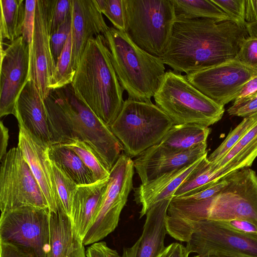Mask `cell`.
I'll use <instances>...</instances> for the list:
<instances>
[{"label":"cell","mask_w":257,"mask_h":257,"mask_svg":"<svg viewBox=\"0 0 257 257\" xmlns=\"http://www.w3.org/2000/svg\"><path fill=\"white\" fill-rule=\"evenodd\" d=\"M249 36L247 28L231 21L176 18L161 58L174 71L187 75L234 59Z\"/></svg>","instance_id":"obj_1"},{"label":"cell","mask_w":257,"mask_h":257,"mask_svg":"<svg viewBox=\"0 0 257 257\" xmlns=\"http://www.w3.org/2000/svg\"><path fill=\"white\" fill-rule=\"evenodd\" d=\"M228 176V184L209 198L191 201L173 197L166 217L167 233L187 242L195 225L205 220H244L257 226L256 173L245 168Z\"/></svg>","instance_id":"obj_2"},{"label":"cell","mask_w":257,"mask_h":257,"mask_svg":"<svg viewBox=\"0 0 257 257\" xmlns=\"http://www.w3.org/2000/svg\"><path fill=\"white\" fill-rule=\"evenodd\" d=\"M44 101L51 145L81 140L110 171L124 151L110 127L75 96L71 86L51 90Z\"/></svg>","instance_id":"obj_3"},{"label":"cell","mask_w":257,"mask_h":257,"mask_svg":"<svg viewBox=\"0 0 257 257\" xmlns=\"http://www.w3.org/2000/svg\"><path fill=\"white\" fill-rule=\"evenodd\" d=\"M70 86L75 96L110 127L122 108L124 90L103 35L88 40Z\"/></svg>","instance_id":"obj_4"},{"label":"cell","mask_w":257,"mask_h":257,"mask_svg":"<svg viewBox=\"0 0 257 257\" xmlns=\"http://www.w3.org/2000/svg\"><path fill=\"white\" fill-rule=\"evenodd\" d=\"M103 36L119 82L128 99L152 102L165 73L162 59L142 49L124 31L109 27Z\"/></svg>","instance_id":"obj_5"},{"label":"cell","mask_w":257,"mask_h":257,"mask_svg":"<svg viewBox=\"0 0 257 257\" xmlns=\"http://www.w3.org/2000/svg\"><path fill=\"white\" fill-rule=\"evenodd\" d=\"M153 97L175 124L209 126L220 120L225 110L192 85L186 75L170 69L165 72Z\"/></svg>","instance_id":"obj_6"},{"label":"cell","mask_w":257,"mask_h":257,"mask_svg":"<svg viewBox=\"0 0 257 257\" xmlns=\"http://www.w3.org/2000/svg\"><path fill=\"white\" fill-rule=\"evenodd\" d=\"M174 124L152 102L127 98L110 128L123 146L124 153L133 158L160 143Z\"/></svg>","instance_id":"obj_7"},{"label":"cell","mask_w":257,"mask_h":257,"mask_svg":"<svg viewBox=\"0 0 257 257\" xmlns=\"http://www.w3.org/2000/svg\"><path fill=\"white\" fill-rule=\"evenodd\" d=\"M123 6L128 37L143 50L161 58L176 20L172 0H123Z\"/></svg>","instance_id":"obj_8"},{"label":"cell","mask_w":257,"mask_h":257,"mask_svg":"<svg viewBox=\"0 0 257 257\" xmlns=\"http://www.w3.org/2000/svg\"><path fill=\"white\" fill-rule=\"evenodd\" d=\"M134 161L123 153L110 171L109 181L92 224L84 236V245L100 241L117 226L121 212L133 189Z\"/></svg>","instance_id":"obj_9"},{"label":"cell","mask_w":257,"mask_h":257,"mask_svg":"<svg viewBox=\"0 0 257 257\" xmlns=\"http://www.w3.org/2000/svg\"><path fill=\"white\" fill-rule=\"evenodd\" d=\"M1 162V213L23 207L49 209L42 190L18 147L11 149Z\"/></svg>","instance_id":"obj_10"},{"label":"cell","mask_w":257,"mask_h":257,"mask_svg":"<svg viewBox=\"0 0 257 257\" xmlns=\"http://www.w3.org/2000/svg\"><path fill=\"white\" fill-rule=\"evenodd\" d=\"M48 208L23 207L1 213L0 240L33 257H46L49 244Z\"/></svg>","instance_id":"obj_11"},{"label":"cell","mask_w":257,"mask_h":257,"mask_svg":"<svg viewBox=\"0 0 257 257\" xmlns=\"http://www.w3.org/2000/svg\"><path fill=\"white\" fill-rule=\"evenodd\" d=\"M188 252L200 255L257 257V235L244 233L221 221L197 223L186 246Z\"/></svg>","instance_id":"obj_12"},{"label":"cell","mask_w":257,"mask_h":257,"mask_svg":"<svg viewBox=\"0 0 257 257\" xmlns=\"http://www.w3.org/2000/svg\"><path fill=\"white\" fill-rule=\"evenodd\" d=\"M56 0H37L33 34L30 44V79L35 83L42 99L48 96L55 71L51 48V27Z\"/></svg>","instance_id":"obj_13"},{"label":"cell","mask_w":257,"mask_h":257,"mask_svg":"<svg viewBox=\"0 0 257 257\" xmlns=\"http://www.w3.org/2000/svg\"><path fill=\"white\" fill-rule=\"evenodd\" d=\"M256 75L257 70L234 59L186 76L200 92L224 106L234 100L245 84Z\"/></svg>","instance_id":"obj_14"},{"label":"cell","mask_w":257,"mask_h":257,"mask_svg":"<svg viewBox=\"0 0 257 257\" xmlns=\"http://www.w3.org/2000/svg\"><path fill=\"white\" fill-rule=\"evenodd\" d=\"M0 116L14 114L18 97L30 77V44L22 36L1 42Z\"/></svg>","instance_id":"obj_15"},{"label":"cell","mask_w":257,"mask_h":257,"mask_svg":"<svg viewBox=\"0 0 257 257\" xmlns=\"http://www.w3.org/2000/svg\"><path fill=\"white\" fill-rule=\"evenodd\" d=\"M207 154V142L179 153L164 152L153 146L133 161L142 184H146L165 174L191 164Z\"/></svg>","instance_id":"obj_16"},{"label":"cell","mask_w":257,"mask_h":257,"mask_svg":"<svg viewBox=\"0 0 257 257\" xmlns=\"http://www.w3.org/2000/svg\"><path fill=\"white\" fill-rule=\"evenodd\" d=\"M18 147L29 166L49 206L50 211L59 208L48 147L34 137L23 125L19 124Z\"/></svg>","instance_id":"obj_17"},{"label":"cell","mask_w":257,"mask_h":257,"mask_svg":"<svg viewBox=\"0 0 257 257\" xmlns=\"http://www.w3.org/2000/svg\"><path fill=\"white\" fill-rule=\"evenodd\" d=\"M96 0H72V66L75 71L88 40L109 29Z\"/></svg>","instance_id":"obj_18"},{"label":"cell","mask_w":257,"mask_h":257,"mask_svg":"<svg viewBox=\"0 0 257 257\" xmlns=\"http://www.w3.org/2000/svg\"><path fill=\"white\" fill-rule=\"evenodd\" d=\"M14 115L18 124L39 141L47 146L51 145L44 101L30 79L17 99Z\"/></svg>","instance_id":"obj_19"},{"label":"cell","mask_w":257,"mask_h":257,"mask_svg":"<svg viewBox=\"0 0 257 257\" xmlns=\"http://www.w3.org/2000/svg\"><path fill=\"white\" fill-rule=\"evenodd\" d=\"M206 156L207 154L191 164L165 174L135 188V200L142 206L140 217L146 215L155 203L169 197H173L178 188Z\"/></svg>","instance_id":"obj_20"},{"label":"cell","mask_w":257,"mask_h":257,"mask_svg":"<svg viewBox=\"0 0 257 257\" xmlns=\"http://www.w3.org/2000/svg\"><path fill=\"white\" fill-rule=\"evenodd\" d=\"M109 177L78 185L71 206V219L76 234L83 240L90 228L106 189Z\"/></svg>","instance_id":"obj_21"},{"label":"cell","mask_w":257,"mask_h":257,"mask_svg":"<svg viewBox=\"0 0 257 257\" xmlns=\"http://www.w3.org/2000/svg\"><path fill=\"white\" fill-rule=\"evenodd\" d=\"M46 257H86L84 245L76 234L71 219L59 207L50 211L49 244Z\"/></svg>","instance_id":"obj_22"},{"label":"cell","mask_w":257,"mask_h":257,"mask_svg":"<svg viewBox=\"0 0 257 257\" xmlns=\"http://www.w3.org/2000/svg\"><path fill=\"white\" fill-rule=\"evenodd\" d=\"M172 198L169 197L155 203L148 211L143 232L139 238L137 257H157L166 247V217Z\"/></svg>","instance_id":"obj_23"},{"label":"cell","mask_w":257,"mask_h":257,"mask_svg":"<svg viewBox=\"0 0 257 257\" xmlns=\"http://www.w3.org/2000/svg\"><path fill=\"white\" fill-rule=\"evenodd\" d=\"M256 157L257 121L225 155L210 163L219 180L234 172L249 168Z\"/></svg>","instance_id":"obj_24"},{"label":"cell","mask_w":257,"mask_h":257,"mask_svg":"<svg viewBox=\"0 0 257 257\" xmlns=\"http://www.w3.org/2000/svg\"><path fill=\"white\" fill-rule=\"evenodd\" d=\"M211 129L196 124H174L154 146L167 153H179L206 143Z\"/></svg>","instance_id":"obj_25"},{"label":"cell","mask_w":257,"mask_h":257,"mask_svg":"<svg viewBox=\"0 0 257 257\" xmlns=\"http://www.w3.org/2000/svg\"><path fill=\"white\" fill-rule=\"evenodd\" d=\"M50 160L57 165L78 185L96 182L91 172L72 150L59 144L48 147Z\"/></svg>","instance_id":"obj_26"},{"label":"cell","mask_w":257,"mask_h":257,"mask_svg":"<svg viewBox=\"0 0 257 257\" xmlns=\"http://www.w3.org/2000/svg\"><path fill=\"white\" fill-rule=\"evenodd\" d=\"M25 4L24 0H0V42H11L22 35Z\"/></svg>","instance_id":"obj_27"},{"label":"cell","mask_w":257,"mask_h":257,"mask_svg":"<svg viewBox=\"0 0 257 257\" xmlns=\"http://www.w3.org/2000/svg\"><path fill=\"white\" fill-rule=\"evenodd\" d=\"M176 18L206 19L216 22L231 21L211 0H172Z\"/></svg>","instance_id":"obj_28"},{"label":"cell","mask_w":257,"mask_h":257,"mask_svg":"<svg viewBox=\"0 0 257 257\" xmlns=\"http://www.w3.org/2000/svg\"><path fill=\"white\" fill-rule=\"evenodd\" d=\"M59 145L74 151L91 172L96 181L109 177L110 171L105 167L91 147L85 142L79 140H72Z\"/></svg>","instance_id":"obj_29"},{"label":"cell","mask_w":257,"mask_h":257,"mask_svg":"<svg viewBox=\"0 0 257 257\" xmlns=\"http://www.w3.org/2000/svg\"><path fill=\"white\" fill-rule=\"evenodd\" d=\"M75 71L72 66V36L71 31L67 41L58 58L55 71L52 77L50 90L63 88L73 81Z\"/></svg>","instance_id":"obj_30"},{"label":"cell","mask_w":257,"mask_h":257,"mask_svg":"<svg viewBox=\"0 0 257 257\" xmlns=\"http://www.w3.org/2000/svg\"><path fill=\"white\" fill-rule=\"evenodd\" d=\"M51 165L59 207L71 218L72 200L78 185L51 161Z\"/></svg>","instance_id":"obj_31"},{"label":"cell","mask_w":257,"mask_h":257,"mask_svg":"<svg viewBox=\"0 0 257 257\" xmlns=\"http://www.w3.org/2000/svg\"><path fill=\"white\" fill-rule=\"evenodd\" d=\"M257 121V112L246 117L231 131L221 144L207 157V160L215 162L225 155L242 137Z\"/></svg>","instance_id":"obj_32"},{"label":"cell","mask_w":257,"mask_h":257,"mask_svg":"<svg viewBox=\"0 0 257 257\" xmlns=\"http://www.w3.org/2000/svg\"><path fill=\"white\" fill-rule=\"evenodd\" d=\"M98 8L111 22L113 27L125 31L123 0H96Z\"/></svg>","instance_id":"obj_33"},{"label":"cell","mask_w":257,"mask_h":257,"mask_svg":"<svg viewBox=\"0 0 257 257\" xmlns=\"http://www.w3.org/2000/svg\"><path fill=\"white\" fill-rule=\"evenodd\" d=\"M236 25L247 27L245 20V0H211Z\"/></svg>","instance_id":"obj_34"},{"label":"cell","mask_w":257,"mask_h":257,"mask_svg":"<svg viewBox=\"0 0 257 257\" xmlns=\"http://www.w3.org/2000/svg\"><path fill=\"white\" fill-rule=\"evenodd\" d=\"M71 25L72 10L65 21L51 35V48L56 64L71 31Z\"/></svg>","instance_id":"obj_35"},{"label":"cell","mask_w":257,"mask_h":257,"mask_svg":"<svg viewBox=\"0 0 257 257\" xmlns=\"http://www.w3.org/2000/svg\"><path fill=\"white\" fill-rule=\"evenodd\" d=\"M235 59L257 70V37L249 36L242 42Z\"/></svg>","instance_id":"obj_36"},{"label":"cell","mask_w":257,"mask_h":257,"mask_svg":"<svg viewBox=\"0 0 257 257\" xmlns=\"http://www.w3.org/2000/svg\"><path fill=\"white\" fill-rule=\"evenodd\" d=\"M230 115L245 117L257 112V98L247 96L236 98L228 108Z\"/></svg>","instance_id":"obj_37"},{"label":"cell","mask_w":257,"mask_h":257,"mask_svg":"<svg viewBox=\"0 0 257 257\" xmlns=\"http://www.w3.org/2000/svg\"><path fill=\"white\" fill-rule=\"evenodd\" d=\"M37 0H26L23 25L22 36L30 44L33 34Z\"/></svg>","instance_id":"obj_38"},{"label":"cell","mask_w":257,"mask_h":257,"mask_svg":"<svg viewBox=\"0 0 257 257\" xmlns=\"http://www.w3.org/2000/svg\"><path fill=\"white\" fill-rule=\"evenodd\" d=\"M228 182V176L214 182L209 187L195 193L177 198L186 200H200L209 198L221 190Z\"/></svg>","instance_id":"obj_39"},{"label":"cell","mask_w":257,"mask_h":257,"mask_svg":"<svg viewBox=\"0 0 257 257\" xmlns=\"http://www.w3.org/2000/svg\"><path fill=\"white\" fill-rule=\"evenodd\" d=\"M72 0H56L51 27V35L62 23L72 10Z\"/></svg>","instance_id":"obj_40"},{"label":"cell","mask_w":257,"mask_h":257,"mask_svg":"<svg viewBox=\"0 0 257 257\" xmlns=\"http://www.w3.org/2000/svg\"><path fill=\"white\" fill-rule=\"evenodd\" d=\"M86 257H120L115 249L110 248L104 241H98L88 246Z\"/></svg>","instance_id":"obj_41"},{"label":"cell","mask_w":257,"mask_h":257,"mask_svg":"<svg viewBox=\"0 0 257 257\" xmlns=\"http://www.w3.org/2000/svg\"><path fill=\"white\" fill-rule=\"evenodd\" d=\"M221 222L224 225L235 230L244 233L257 235V226L250 221L236 219Z\"/></svg>","instance_id":"obj_42"},{"label":"cell","mask_w":257,"mask_h":257,"mask_svg":"<svg viewBox=\"0 0 257 257\" xmlns=\"http://www.w3.org/2000/svg\"><path fill=\"white\" fill-rule=\"evenodd\" d=\"M186 246L178 242H173L166 246L157 257H189Z\"/></svg>","instance_id":"obj_43"},{"label":"cell","mask_w":257,"mask_h":257,"mask_svg":"<svg viewBox=\"0 0 257 257\" xmlns=\"http://www.w3.org/2000/svg\"><path fill=\"white\" fill-rule=\"evenodd\" d=\"M0 257H33L22 249L0 240Z\"/></svg>","instance_id":"obj_44"},{"label":"cell","mask_w":257,"mask_h":257,"mask_svg":"<svg viewBox=\"0 0 257 257\" xmlns=\"http://www.w3.org/2000/svg\"><path fill=\"white\" fill-rule=\"evenodd\" d=\"M245 20L247 25L257 23V0H245Z\"/></svg>","instance_id":"obj_45"},{"label":"cell","mask_w":257,"mask_h":257,"mask_svg":"<svg viewBox=\"0 0 257 257\" xmlns=\"http://www.w3.org/2000/svg\"><path fill=\"white\" fill-rule=\"evenodd\" d=\"M0 159H1L8 152L7 148L8 145L9 138V130L3 122L0 123Z\"/></svg>","instance_id":"obj_46"},{"label":"cell","mask_w":257,"mask_h":257,"mask_svg":"<svg viewBox=\"0 0 257 257\" xmlns=\"http://www.w3.org/2000/svg\"><path fill=\"white\" fill-rule=\"evenodd\" d=\"M246 28L249 36L257 37V23L248 24Z\"/></svg>","instance_id":"obj_47"},{"label":"cell","mask_w":257,"mask_h":257,"mask_svg":"<svg viewBox=\"0 0 257 257\" xmlns=\"http://www.w3.org/2000/svg\"><path fill=\"white\" fill-rule=\"evenodd\" d=\"M192 257H220L217 255H200L198 254Z\"/></svg>","instance_id":"obj_48"},{"label":"cell","mask_w":257,"mask_h":257,"mask_svg":"<svg viewBox=\"0 0 257 257\" xmlns=\"http://www.w3.org/2000/svg\"><path fill=\"white\" fill-rule=\"evenodd\" d=\"M220 257H234V256H221Z\"/></svg>","instance_id":"obj_49"}]
</instances>
